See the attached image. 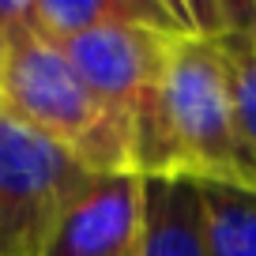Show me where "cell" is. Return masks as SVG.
Returning <instances> with one entry per match:
<instances>
[{
    "instance_id": "6da1fadb",
    "label": "cell",
    "mask_w": 256,
    "mask_h": 256,
    "mask_svg": "<svg viewBox=\"0 0 256 256\" xmlns=\"http://www.w3.org/2000/svg\"><path fill=\"white\" fill-rule=\"evenodd\" d=\"M162 158L166 174L256 184V154L241 128L230 60L218 38H174L162 76Z\"/></svg>"
},
{
    "instance_id": "7a4b0ae2",
    "label": "cell",
    "mask_w": 256,
    "mask_h": 256,
    "mask_svg": "<svg viewBox=\"0 0 256 256\" xmlns=\"http://www.w3.org/2000/svg\"><path fill=\"white\" fill-rule=\"evenodd\" d=\"M0 113L60 144L94 174L136 170L128 128L106 113L64 49L42 34L0 49Z\"/></svg>"
},
{
    "instance_id": "3957f363",
    "label": "cell",
    "mask_w": 256,
    "mask_h": 256,
    "mask_svg": "<svg viewBox=\"0 0 256 256\" xmlns=\"http://www.w3.org/2000/svg\"><path fill=\"white\" fill-rule=\"evenodd\" d=\"M177 34L144 23H110L60 42L87 90L132 136L136 174H166L162 158V76Z\"/></svg>"
},
{
    "instance_id": "277c9868",
    "label": "cell",
    "mask_w": 256,
    "mask_h": 256,
    "mask_svg": "<svg viewBox=\"0 0 256 256\" xmlns=\"http://www.w3.org/2000/svg\"><path fill=\"white\" fill-rule=\"evenodd\" d=\"M94 177L60 144L0 113V256H49L64 211Z\"/></svg>"
},
{
    "instance_id": "5b68a950",
    "label": "cell",
    "mask_w": 256,
    "mask_h": 256,
    "mask_svg": "<svg viewBox=\"0 0 256 256\" xmlns=\"http://www.w3.org/2000/svg\"><path fill=\"white\" fill-rule=\"evenodd\" d=\"M144 215V174H94L64 211L49 256H132Z\"/></svg>"
},
{
    "instance_id": "8992f818",
    "label": "cell",
    "mask_w": 256,
    "mask_h": 256,
    "mask_svg": "<svg viewBox=\"0 0 256 256\" xmlns=\"http://www.w3.org/2000/svg\"><path fill=\"white\" fill-rule=\"evenodd\" d=\"M132 256H208L196 177L144 174V215Z\"/></svg>"
},
{
    "instance_id": "52a82bcc",
    "label": "cell",
    "mask_w": 256,
    "mask_h": 256,
    "mask_svg": "<svg viewBox=\"0 0 256 256\" xmlns=\"http://www.w3.org/2000/svg\"><path fill=\"white\" fill-rule=\"evenodd\" d=\"M208 256H256V184L200 181Z\"/></svg>"
},
{
    "instance_id": "ba28073f",
    "label": "cell",
    "mask_w": 256,
    "mask_h": 256,
    "mask_svg": "<svg viewBox=\"0 0 256 256\" xmlns=\"http://www.w3.org/2000/svg\"><path fill=\"white\" fill-rule=\"evenodd\" d=\"M110 23H136L124 0H34V34L56 46Z\"/></svg>"
},
{
    "instance_id": "9c48e42d",
    "label": "cell",
    "mask_w": 256,
    "mask_h": 256,
    "mask_svg": "<svg viewBox=\"0 0 256 256\" xmlns=\"http://www.w3.org/2000/svg\"><path fill=\"white\" fill-rule=\"evenodd\" d=\"M230 60V83H234V102L238 117L245 128V140L256 154V30L252 34H218Z\"/></svg>"
},
{
    "instance_id": "30bf717a",
    "label": "cell",
    "mask_w": 256,
    "mask_h": 256,
    "mask_svg": "<svg viewBox=\"0 0 256 256\" xmlns=\"http://www.w3.org/2000/svg\"><path fill=\"white\" fill-rule=\"evenodd\" d=\"M174 8H177L184 34H204V38H218L222 34L218 0H174Z\"/></svg>"
},
{
    "instance_id": "8fae6325",
    "label": "cell",
    "mask_w": 256,
    "mask_h": 256,
    "mask_svg": "<svg viewBox=\"0 0 256 256\" xmlns=\"http://www.w3.org/2000/svg\"><path fill=\"white\" fill-rule=\"evenodd\" d=\"M128 12H132V19L144 26H151V30H162V34H184L181 19H177V8L174 0H124Z\"/></svg>"
},
{
    "instance_id": "7c38bea8",
    "label": "cell",
    "mask_w": 256,
    "mask_h": 256,
    "mask_svg": "<svg viewBox=\"0 0 256 256\" xmlns=\"http://www.w3.org/2000/svg\"><path fill=\"white\" fill-rule=\"evenodd\" d=\"M34 34V0H0V49Z\"/></svg>"
},
{
    "instance_id": "4fadbf2b",
    "label": "cell",
    "mask_w": 256,
    "mask_h": 256,
    "mask_svg": "<svg viewBox=\"0 0 256 256\" xmlns=\"http://www.w3.org/2000/svg\"><path fill=\"white\" fill-rule=\"evenodd\" d=\"M222 34H252L256 30V0H218Z\"/></svg>"
}]
</instances>
